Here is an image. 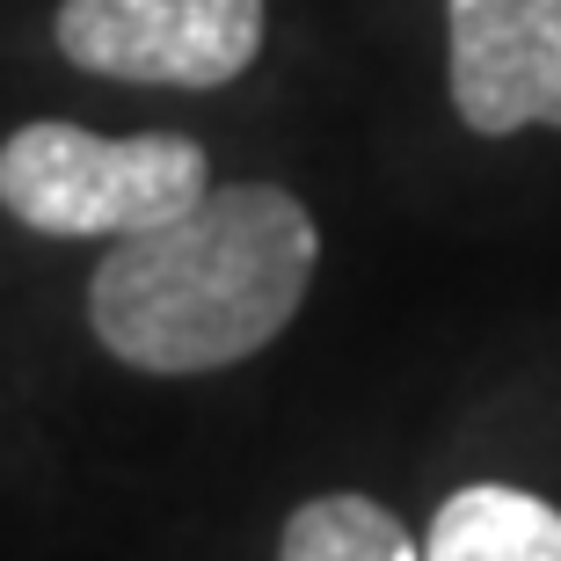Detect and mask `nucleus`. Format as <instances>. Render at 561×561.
Here are the masks:
<instances>
[{
	"mask_svg": "<svg viewBox=\"0 0 561 561\" xmlns=\"http://www.w3.org/2000/svg\"><path fill=\"white\" fill-rule=\"evenodd\" d=\"M313 211L277 183H219L190 211L125 233L88 277V329L153 379L227 373L271 351L313 285Z\"/></svg>",
	"mask_w": 561,
	"mask_h": 561,
	"instance_id": "f257e3e1",
	"label": "nucleus"
},
{
	"mask_svg": "<svg viewBox=\"0 0 561 561\" xmlns=\"http://www.w3.org/2000/svg\"><path fill=\"white\" fill-rule=\"evenodd\" d=\"M205 190L211 161L183 131L95 139L66 117H37L0 139V211L51 241H125L190 211Z\"/></svg>",
	"mask_w": 561,
	"mask_h": 561,
	"instance_id": "f03ea898",
	"label": "nucleus"
},
{
	"mask_svg": "<svg viewBox=\"0 0 561 561\" xmlns=\"http://www.w3.org/2000/svg\"><path fill=\"white\" fill-rule=\"evenodd\" d=\"M271 0H66L51 37L81 73L131 88H227L263 59Z\"/></svg>",
	"mask_w": 561,
	"mask_h": 561,
	"instance_id": "7ed1b4c3",
	"label": "nucleus"
},
{
	"mask_svg": "<svg viewBox=\"0 0 561 561\" xmlns=\"http://www.w3.org/2000/svg\"><path fill=\"white\" fill-rule=\"evenodd\" d=\"M445 66L467 131H561V0H445Z\"/></svg>",
	"mask_w": 561,
	"mask_h": 561,
	"instance_id": "20e7f679",
	"label": "nucleus"
},
{
	"mask_svg": "<svg viewBox=\"0 0 561 561\" xmlns=\"http://www.w3.org/2000/svg\"><path fill=\"white\" fill-rule=\"evenodd\" d=\"M423 561H561V511L503 481H474L437 503Z\"/></svg>",
	"mask_w": 561,
	"mask_h": 561,
	"instance_id": "39448f33",
	"label": "nucleus"
},
{
	"mask_svg": "<svg viewBox=\"0 0 561 561\" xmlns=\"http://www.w3.org/2000/svg\"><path fill=\"white\" fill-rule=\"evenodd\" d=\"M277 561H423V547L379 496L335 489V496H313L285 518Z\"/></svg>",
	"mask_w": 561,
	"mask_h": 561,
	"instance_id": "423d86ee",
	"label": "nucleus"
}]
</instances>
